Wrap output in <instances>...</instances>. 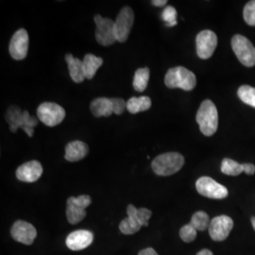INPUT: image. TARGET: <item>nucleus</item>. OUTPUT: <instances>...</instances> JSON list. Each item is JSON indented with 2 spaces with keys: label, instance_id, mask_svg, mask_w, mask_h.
Here are the masks:
<instances>
[{
  "label": "nucleus",
  "instance_id": "1",
  "mask_svg": "<svg viewBox=\"0 0 255 255\" xmlns=\"http://www.w3.org/2000/svg\"><path fill=\"white\" fill-rule=\"evenodd\" d=\"M5 119L9 123L11 132L14 133L18 128H22L29 137L33 136L34 128L39 121L38 118L31 117L27 111H22L18 106H10L5 115Z\"/></svg>",
  "mask_w": 255,
  "mask_h": 255
},
{
  "label": "nucleus",
  "instance_id": "2",
  "mask_svg": "<svg viewBox=\"0 0 255 255\" xmlns=\"http://www.w3.org/2000/svg\"><path fill=\"white\" fill-rule=\"evenodd\" d=\"M196 120L205 136L215 134L219 127V114L214 102L209 100L203 101L197 113Z\"/></svg>",
  "mask_w": 255,
  "mask_h": 255
},
{
  "label": "nucleus",
  "instance_id": "3",
  "mask_svg": "<svg viewBox=\"0 0 255 255\" xmlns=\"http://www.w3.org/2000/svg\"><path fill=\"white\" fill-rule=\"evenodd\" d=\"M166 87L174 89L180 88L184 91H191L197 84L195 74L183 66H176L170 68L164 77Z\"/></svg>",
  "mask_w": 255,
  "mask_h": 255
},
{
  "label": "nucleus",
  "instance_id": "4",
  "mask_svg": "<svg viewBox=\"0 0 255 255\" xmlns=\"http://www.w3.org/2000/svg\"><path fill=\"white\" fill-rule=\"evenodd\" d=\"M184 164V158L178 152L160 154L152 161V169L159 176H170L181 170Z\"/></svg>",
  "mask_w": 255,
  "mask_h": 255
},
{
  "label": "nucleus",
  "instance_id": "5",
  "mask_svg": "<svg viewBox=\"0 0 255 255\" xmlns=\"http://www.w3.org/2000/svg\"><path fill=\"white\" fill-rule=\"evenodd\" d=\"M232 48L237 55L238 61L247 67H253L255 65V47L252 42L243 35L237 34L233 37Z\"/></svg>",
  "mask_w": 255,
  "mask_h": 255
},
{
  "label": "nucleus",
  "instance_id": "6",
  "mask_svg": "<svg viewBox=\"0 0 255 255\" xmlns=\"http://www.w3.org/2000/svg\"><path fill=\"white\" fill-rule=\"evenodd\" d=\"M37 118L47 127H54L63 122L65 111L54 102H44L37 109Z\"/></svg>",
  "mask_w": 255,
  "mask_h": 255
},
{
  "label": "nucleus",
  "instance_id": "7",
  "mask_svg": "<svg viewBox=\"0 0 255 255\" xmlns=\"http://www.w3.org/2000/svg\"><path fill=\"white\" fill-rule=\"evenodd\" d=\"M96 23V39L101 46H108L118 41L116 24L112 19L103 18L100 14L94 17Z\"/></svg>",
  "mask_w": 255,
  "mask_h": 255
},
{
  "label": "nucleus",
  "instance_id": "8",
  "mask_svg": "<svg viewBox=\"0 0 255 255\" xmlns=\"http://www.w3.org/2000/svg\"><path fill=\"white\" fill-rule=\"evenodd\" d=\"M91 198L88 195H82L78 198L71 197L67 200L66 217L70 224H77L86 217L85 209L91 204Z\"/></svg>",
  "mask_w": 255,
  "mask_h": 255
},
{
  "label": "nucleus",
  "instance_id": "9",
  "mask_svg": "<svg viewBox=\"0 0 255 255\" xmlns=\"http://www.w3.org/2000/svg\"><path fill=\"white\" fill-rule=\"evenodd\" d=\"M199 194L209 199L222 200L228 197V189L210 177H201L196 182Z\"/></svg>",
  "mask_w": 255,
  "mask_h": 255
},
{
  "label": "nucleus",
  "instance_id": "10",
  "mask_svg": "<svg viewBox=\"0 0 255 255\" xmlns=\"http://www.w3.org/2000/svg\"><path fill=\"white\" fill-rule=\"evenodd\" d=\"M196 45L198 56L202 60L209 59L218 46V36L214 31L209 29L202 30L197 35Z\"/></svg>",
  "mask_w": 255,
  "mask_h": 255
},
{
  "label": "nucleus",
  "instance_id": "11",
  "mask_svg": "<svg viewBox=\"0 0 255 255\" xmlns=\"http://www.w3.org/2000/svg\"><path fill=\"white\" fill-rule=\"evenodd\" d=\"M134 23V12L131 8L124 7L119 11L116 24L117 39L119 43L126 42Z\"/></svg>",
  "mask_w": 255,
  "mask_h": 255
},
{
  "label": "nucleus",
  "instance_id": "12",
  "mask_svg": "<svg viewBox=\"0 0 255 255\" xmlns=\"http://www.w3.org/2000/svg\"><path fill=\"white\" fill-rule=\"evenodd\" d=\"M234 228V221L228 216L216 217L210 222L209 235L215 241H223Z\"/></svg>",
  "mask_w": 255,
  "mask_h": 255
},
{
  "label": "nucleus",
  "instance_id": "13",
  "mask_svg": "<svg viewBox=\"0 0 255 255\" xmlns=\"http://www.w3.org/2000/svg\"><path fill=\"white\" fill-rule=\"evenodd\" d=\"M28 50V34L25 28L18 29L9 42V52L14 60H24Z\"/></svg>",
  "mask_w": 255,
  "mask_h": 255
},
{
  "label": "nucleus",
  "instance_id": "14",
  "mask_svg": "<svg viewBox=\"0 0 255 255\" xmlns=\"http://www.w3.org/2000/svg\"><path fill=\"white\" fill-rule=\"evenodd\" d=\"M12 238L24 245H31L36 238V229L28 222L18 220L16 221L10 231Z\"/></svg>",
  "mask_w": 255,
  "mask_h": 255
},
{
  "label": "nucleus",
  "instance_id": "15",
  "mask_svg": "<svg viewBox=\"0 0 255 255\" xmlns=\"http://www.w3.org/2000/svg\"><path fill=\"white\" fill-rule=\"evenodd\" d=\"M43 174V166L38 161H30L20 165L16 170L19 181L34 182L40 179Z\"/></svg>",
  "mask_w": 255,
  "mask_h": 255
},
{
  "label": "nucleus",
  "instance_id": "16",
  "mask_svg": "<svg viewBox=\"0 0 255 255\" xmlns=\"http://www.w3.org/2000/svg\"><path fill=\"white\" fill-rule=\"evenodd\" d=\"M94 240V235L86 230H78L71 233L66 238V246L72 251H82L90 246Z\"/></svg>",
  "mask_w": 255,
  "mask_h": 255
},
{
  "label": "nucleus",
  "instance_id": "17",
  "mask_svg": "<svg viewBox=\"0 0 255 255\" xmlns=\"http://www.w3.org/2000/svg\"><path fill=\"white\" fill-rule=\"evenodd\" d=\"M89 147L84 142L76 140L68 143L65 146V159L69 162H78L88 154Z\"/></svg>",
  "mask_w": 255,
  "mask_h": 255
},
{
  "label": "nucleus",
  "instance_id": "18",
  "mask_svg": "<svg viewBox=\"0 0 255 255\" xmlns=\"http://www.w3.org/2000/svg\"><path fill=\"white\" fill-rule=\"evenodd\" d=\"M65 61L68 65L69 75L74 82L77 83L83 82L86 79L83 62L78 58H75L72 54L65 55Z\"/></svg>",
  "mask_w": 255,
  "mask_h": 255
},
{
  "label": "nucleus",
  "instance_id": "19",
  "mask_svg": "<svg viewBox=\"0 0 255 255\" xmlns=\"http://www.w3.org/2000/svg\"><path fill=\"white\" fill-rule=\"evenodd\" d=\"M90 110L96 118L111 117L114 114L112 100L108 98H98L94 100L90 105Z\"/></svg>",
  "mask_w": 255,
  "mask_h": 255
},
{
  "label": "nucleus",
  "instance_id": "20",
  "mask_svg": "<svg viewBox=\"0 0 255 255\" xmlns=\"http://www.w3.org/2000/svg\"><path fill=\"white\" fill-rule=\"evenodd\" d=\"M83 66H84V72L85 78L87 80H92L97 73L98 69L103 64V60L93 54H86L83 59Z\"/></svg>",
  "mask_w": 255,
  "mask_h": 255
},
{
  "label": "nucleus",
  "instance_id": "21",
  "mask_svg": "<svg viewBox=\"0 0 255 255\" xmlns=\"http://www.w3.org/2000/svg\"><path fill=\"white\" fill-rule=\"evenodd\" d=\"M150 107L151 100L146 96H143L140 98L133 97L127 101V110L132 115L147 111Z\"/></svg>",
  "mask_w": 255,
  "mask_h": 255
},
{
  "label": "nucleus",
  "instance_id": "22",
  "mask_svg": "<svg viewBox=\"0 0 255 255\" xmlns=\"http://www.w3.org/2000/svg\"><path fill=\"white\" fill-rule=\"evenodd\" d=\"M149 80V69L147 67L137 69L133 78V88L137 92H144L147 87Z\"/></svg>",
  "mask_w": 255,
  "mask_h": 255
},
{
  "label": "nucleus",
  "instance_id": "23",
  "mask_svg": "<svg viewBox=\"0 0 255 255\" xmlns=\"http://www.w3.org/2000/svg\"><path fill=\"white\" fill-rule=\"evenodd\" d=\"M141 224L132 215H128V218L123 219L119 224V230L124 235H134L140 231Z\"/></svg>",
  "mask_w": 255,
  "mask_h": 255
},
{
  "label": "nucleus",
  "instance_id": "24",
  "mask_svg": "<svg viewBox=\"0 0 255 255\" xmlns=\"http://www.w3.org/2000/svg\"><path fill=\"white\" fill-rule=\"evenodd\" d=\"M128 215H132L136 218L141 226H148V220L152 216V212L146 208L137 209L132 204H129L127 208Z\"/></svg>",
  "mask_w": 255,
  "mask_h": 255
},
{
  "label": "nucleus",
  "instance_id": "25",
  "mask_svg": "<svg viewBox=\"0 0 255 255\" xmlns=\"http://www.w3.org/2000/svg\"><path fill=\"white\" fill-rule=\"evenodd\" d=\"M221 171L222 173L229 176H238L244 172L243 164H239L232 159H224L221 164Z\"/></svg>",
  "mask_w": 255,
  "mask_h": 255
},
{
  "label": "nucleus",
  "instance_id": "26",
  "mask_svg": "<svg viewBox=\"0 0 255 255\" xmlns=\"http://www.w3.org/2000/svg\"><path fill=\"white\" fill-rule=\"evenodd\" d=\"M210 222L209 216L203 211H199L192 216L190 224L197 231L202 232L209 228Z\"/></svg>",
  "mask_w": 255,
  "mask_h": 255
},
{
  "label": "nucleus",
  "instance_id": "27",
  "mask_svg": "<svg viewBox=\"0 0 255 255\" xmlns=\"http://www.w3.org/2000/svg\"><path fill=\"white\" fill-rule=\"evenodd\" d=\"M237 94H238L239 99L244 103L255 108V87H252L250 85H242L241 87H239Z\"/></svg>",
  "mask_w": 255,
  "mask_h": 255
},
{
  "label": "nucleus",
  "instance_id": "28",
  "mask_svg": "<svg viewBox=\"0 0 255 255\" xmlns=\"http://www.w3.org/2000/svg\"><path fill=\"white\" fill-rule=\"evenodd\" d=\"M162 18L166 23V27H174L177 25V10L172 6L164 8L162 13Z\"/></svg>",
  "mask_w": 255,
  "mask_h": 255
},
{
  "label": "nucleus",
  "instance_id": "29",
  "mask_svg": "<svg viewBox=\"0 0 255 255\" xmlns=\"http://www.w3.org/2000/svg\"><path fill=\"white\" fill-rule=\"evenodd\" d=\"M244 20L248 25L255 27V0L248 2L243 11Z\"/></svg>",
  "mask_w": 255,
  "mask_h": 255
},
{
  "label": "nucleus",
  "instance_id": "30",
  "mask_svg": "<svg viewBox=\"0 0 255 255\" xmlns=\"http://www.w3.org/2000/svg\"><path fill=\"white\" fill-rule=\"evenodd\" d=\"M180 237L182 238V241L186 243L192 242L197 237V230L194 228L190 223L186 224L180 230Z\"/></svg>",
  "mask_w": 255,
  "mask_h": 255
},
{
  "label": "nucleus",
  "instance_id": "31",
  "mask_svg": "<svg viewBox=\"0 0 255 255\" xmlns=\"http://www.w3.org/2000/svg\"><path fill=\"white\" fill-rule=\"evenodd\" d=\"M112 100V104H113V112L116 115H122L124 113L125 109H127V102H125L124 100L119 99V98H115L111 99Z\"/></svg>",
  "mask_w": 255,
  "mask_h": 255
},
{
  "label": "nucleus",
  "instance_id": "32",
  "mask_svg": "<svg viewBox=\"0 0 255 255\" xmlns=\"http://www.w3.org/2000/svg\"><path fill=\"white\" fill-rule=\"evenodd\" d=\"M244 172L248 175H254L255 173V165L253 164H243Z\"/></svg>",
  "mask_w": 255,
  "mask_h": 255
},
{
  "label": "nucleus",
  "instance_id": "33",
  "mask_svg": "<svg viewBox=\"0 0 255 255\" xmlns=\"http://www.w3.org/2000/svg\"><path fill=\"white\" fill-rule=\"evenodd\" d=\"M138 255H158V254L155 252L152 248H147L145 250H142L141 252H139Z\"/></svg>",
  "mask_w": 255,
  "mask_h": 255
},
{
  "label": "nucleus",
  "instance_id": "34",
  "mask_svg": "<svg viewBox=\"0 0 255 255\" xmlns=\"http://www.w3.org/2000/svg\"><path fill=\"white\" fill-rule=\"evenodd\" d=\"M151 4L156 7H164L167 4V1L166 0H153V1H151Z\"/></svg>",
  "mask_w": 255,
  "mask_h": 255
},
{
  "label": "nucleus",
  "instance_id": "35",
  "mask_svg": "<svg viewBox=\"0 0 255 255\" xmlns=\"http://www.w3.org/2000/svg\"><path fill=\"white\" fill-rule=\"evenodd\" d=\"M213 255V253L209 251V250H207V249H204V250H202L201 252H199L198 253V255Z\"/></svg>",
  "mask_w": 255,
  "mask_h": 255
},
{
  "label": "nucleus",
  "instance_id": "36",
  "mask_svg": "<svg viewBox=\"0 0 255 255\" xmlns=\"http://www.w3.org/2000/svg\"><path fill=\"white\" fill-rule=\"evenodd\" d=\"M252 224H253V227H254L255 231V217L252 218Z\"/></svg>",
  "mask_w": 255,
  "mask_h": 255
}]
</instances>
